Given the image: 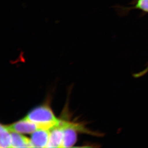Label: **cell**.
<instances>
[{
	"label": "cell",
	"mask_w": 148,
	"mask_h": 148,
	"mask_svg": "<svg viewBox=\"0 0 148 148\" xmlns=\"http://www.w3.org/2000/svg\"><path fill=\"white\" fill-rule=\"evenodd\" d=\"M0 147L1 148H12V137L11 132L6 126L1 125Z\"/></svg>",
	"instance_id": "52a82bcc"
},
{
	"label": "cell",
	"mask_w": 148,
	"mask_h": 148,
	"mask_svg": "<svg viewBox=\"0 0 148 148\" xmlns=\"http://www.w3.org/2000/svg\"><path fill=\"white\" fill-rule=\"evenodd\" d=\"M135 8L148 12V0H138L136 4Z\"/></svg>",
	"instance_id": "ba28073f"
},
{
	"label": "cell",
	"mask_w": 148,
	"mask_h": 148,
	"mask_svg": "<svg viewBox=\"0 0 148 148\" xmlns=\"http://www.w3.org/2000/svg\"><path fill=\"white\" fill-rule=\"evenodd\" d=\"M12 148H32L31 140L16 132H11Z\"/></svg>",
	"instance_id": "8992f818"
},
{
	"label": "cell",
	"mask_w": 148,
	"mask_h": 148,
	"mask_svg": "<svg viewBox=\"0 0 148 148\" xmlns=\"http://www.w3.org/2000/svg\"><path fill=\"white\" fill-rule=\"evenodd\" d=\"M50 130L38 129L32 133L31 141L33 147L46 148L49 141Z\"/></svg>",
	"instance_id": "277c9868"
},
{
	"label": "cell",
	"mask_w": 148,
	"mask_h": 148,
	"mask_svg": "<svg viewBox=\"0 0 148 148\" xmlns=\"http://www.w3.org/2000/svg\"><path fill=\"white\" fill-rule=\"evenodd\" d=\"M148 73V62L147 63V65H146V67L145 68L140 71L139 73H135L134 74H133V76L135 77L136 78H140V77H143V76L145 75V74H147Z\"/></svg>",
	"instance_id": "9c48e42d"
},
{
	"label": "cell",
	"mask_w": 148,
	"mask_h": 148,
	"mask_svg": "<svg viewBox=\"0 0 148 148\" xmlns=\"http://www.w3.org/2000/svg\"><path fill=\"white\" fill-rule=\"evenodd\" d=\"M63 127V140L62 148L73 147L77 140V131L82 130L81 126L77 124L66 121L60 122Z\"/></svg>",
	"instance_id": "7a4b0ae2"
},
{
	"label": "cell",
	"mask_w": 148,
	"mask_h": 148,
	"mask_svg": "<svg viewBox=\"0 0 148 148\" xmlns=\"http://www.w3.org/2000/svg\"><path fill=\"white\" fill-rule=\"evenodd\" d=\"M25 118L36 124L39 129L51 130L58 126L60 122L55 116L51 109L46 105L35 108Z\"/></svg>",
	"instance_id": "6da1fadb"
},
{
	"label": "cell",
	"mask_w": 148,
	"mask_h": 148,
	"mask_svg": "<svg viewBox=\"0 0 148 148\" xmlns=\"http://www.w3.org/2000/svg\"><path fill=\"white\" fill-rule=\"evenodd\" d=\"M6 127L11 132L25 134L32 133L39 129L36 124L27 120L25 118Z\"/></svg>",
	"instance_id": "3957f363"
},
{
	"label": "cell",
	"mask_w": 148,
	"mask_h": 148,
	"mask_svg": "<svg viewBox=\"0 0 148 148\" xmlns=\"http://www.w3.org/2000/svg\"><path fill=\"white\" fill-rule=\"evenodd\" d=\"M63 140V127L60 123L58 126L50 130L49 141L46 148H62Z\"/></svg>",
	"instance_id": "5b68a950"
}]
</instances>
